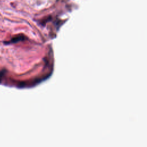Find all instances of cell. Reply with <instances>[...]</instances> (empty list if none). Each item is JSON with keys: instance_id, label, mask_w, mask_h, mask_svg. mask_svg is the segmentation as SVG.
Returning <instances> with one entry per match:
<instances>
[{"instance_id": "cell-1", "label": "cell", "mask_w": 147, "mask_h": 147, "mask_svg": "<svg viewBox=\"0 0 147 147\" xmlns=\"http://www.w3.org/2000/svg\"><path fill=\"white\" fill-rule=\"evenodd\" d=\"M26 37L25 36H24L22 34H17L16 36H14V37H13L10 40L8 41H4V44H13V43H16L17 42L20 41H22L24 40V39H25Z\"/></svg>"}]
</instances>
